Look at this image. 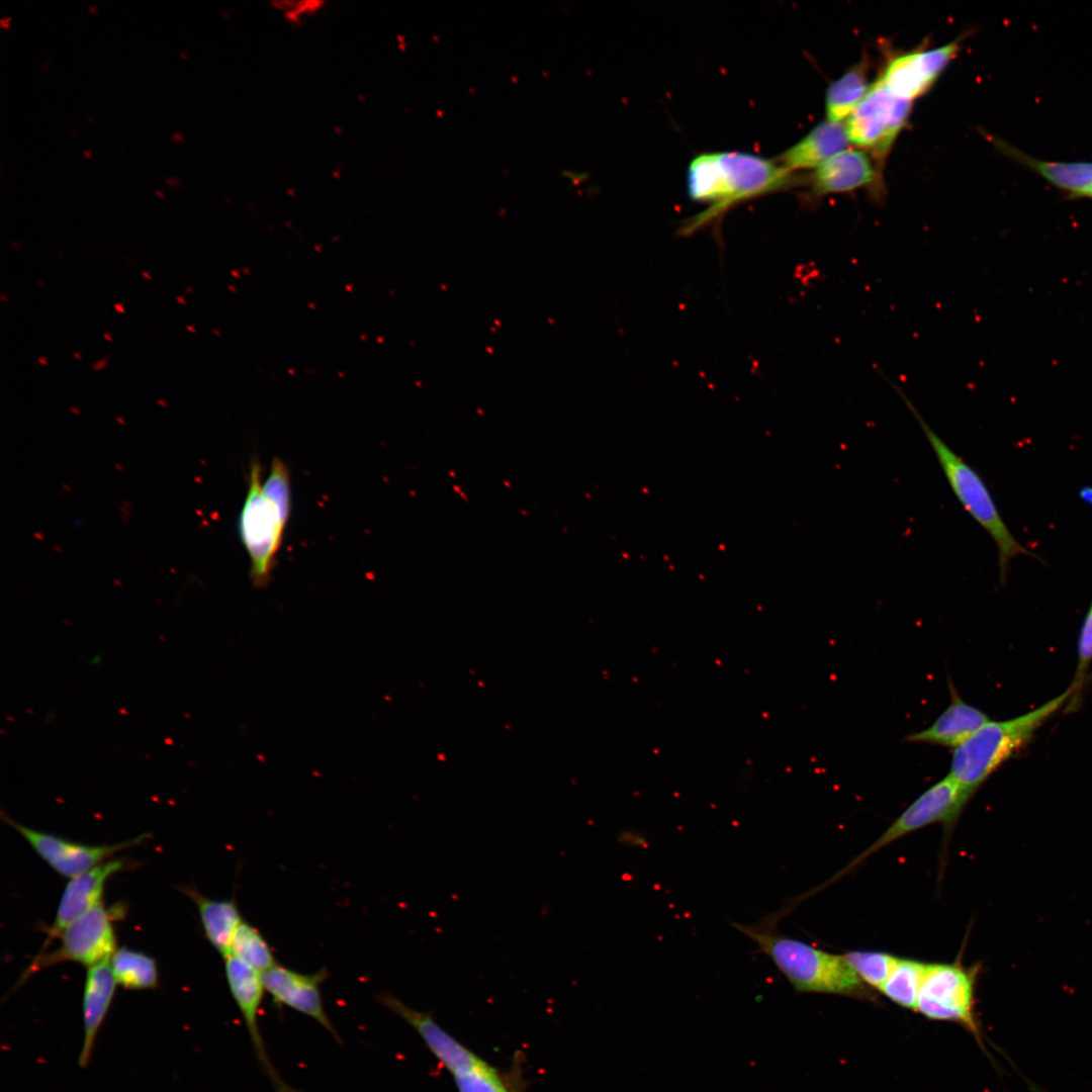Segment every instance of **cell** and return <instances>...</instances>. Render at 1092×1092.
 I'll return each mask as SVG.
<instances>
[{
	"instance_id": "obj_18",
	"label": "cell",
	"mask_w": 1092,
	"mask_h": 1092,
	"mask_svg": "<svg viewBox=\"0 0 1092 1092\" xmlns=\"http://www.w3.org/2000/svg\"><path fill=\"white\" fill-rule=\"evenodd\" d=\"M117 982L109 960L88 968L82 1002L83 1043L79 1065L85 1068L91 1059L95 1041L111 1005Z\"/></svg>"
},
{
	"instance_id": "obj_28",
	"label": "cell",
	"mask_w": 1092,
	"mask_h": 1092,
	"mask_svg": "<svg viewBox=\"0 0 1092 1092\" xmlns=\"http://www.w3.org/2000/svg\"><path fill=\"white\" fill-rule=\"evenodd\" d=\"M454 1079L459 1092H509L495 1070L483 1061Z\"/></svg>"
},
{
	"instance_id": "obj_22",
	"label": "cell",
	"mask_w": 1092,
	"mask_h": 1092,
	"mask_svg": "<svg viewBox=\"0 0 1092 1092\" xmlns=\"http://www.w3.org/2000/svg\"><path fill=\"white\" fill-rule=\"evenodd\" d=\"M869 70L860 62L832 82L825 94L826 119L842 122L852 113L870 91Z\"/></svg>"
},
{
	"instance_id": "obj_27",
	"label": "cell",
	"mask_w": 1092,
	"mask_h": 1092,
	"mask_svg": "<svg viewBox=\"0 0 1092 1092\" xmlns=\"http://www.w3.org/2000/svg\"><path fill=\"white\" fill-rule=\"evenodd\" d=\"M263 489L286 526L291 511L290 474L287 465L280 458L273 459Z\"/></svg>"
},
{
	"instance_id": "obj_39",
	"label": "cell",
	"mask_w": 1092,
	"mask_h": 1092,
	"mask_svg": "<svg viewBox=\"0 0 1092 1092\" xmlns=\"http://www.w3.org/2000/svg\"><path fill=\"white\" fill-rule=\"evenodd\" d=\"M96 8H97V5H89V7H88L89 11H92L94 13L97 12Z\"/></svg>"
},
{
	"instance_id": "obj_11",
	"label": "cell",
	"mask_w": 1092,
	"mask_h": 1092,
	"mask_svg": "<svg viewBox=\"0 0 1092 1092\" xmlns=\"http://www.w3.org/2000/svg\"><path fill=\"white\" fill-rule=\"evenodd\" d=\"M224 973L231 995L250 1036L254 1054L275 1092H299L282 1079L269 1057L262 1036L259 1015L266 991L261 974L231 956L224 959Z\"/></svg>"
},
{
	"instance_id": "obj_44",
	"label": "cell",
	"mask_w": 1092,
	"mask_h": 1092,
	"mask_svg": "<svg viewBox=\"0 0 1092 1092\" xmlns=\"http://www.w3.org/2000/svg\"><path fill=\"white\" fill-rule=\"evenodd\" d=\"M179 54L181 55L182 58H186L187 52L186 51L183 52V51L180 50Z\"/></svg>"
},
{
	"instance_id": "obj_13",
	"label": "cell",
	"mask_w": 1092,
	"mask_h": 1092,
	"mask_svg": "<svg viewBox=\"0 0 1092 1092\" xmlns=\"http://www.w3.org/2000/svg\"><path fill=\"white\" fill-rule=\"evenodd\" d=\"M960 50L958 40L929 50H916L889 60L878 79L892 94L913 101L936 81Z\"/></svg>"
},
{
	"instance_id": "obj_16",
	"label": "cell",
	"mask_w": 1092,
	"mask_h": 1092,
	"mask_svg": "<svg viewBox=\"0 0 1092 1092\" xmlns=\"http://www.w3.org/2000/svg\"><path fill=\"white\" fill-rule=\"evenodd\" d=\"M879 172L873 157L860 149H845L811 175L812 191L816 196L853 191L874 184Z\"/></svg>"
},
{
	"instance_id": "obj_21",
	"label": "cell",
	"mask_w": 1092,
	"mask_h": 1092,
	"mask_svg": "<svg viewBox=\"0 0 1092 1092\" xmlns=\"http://www.w3.org/2000/svg\"><path fill=\"white\" fill-rule=\"evenodd\" d=\"M185 894L195 903L204 935L214 949L226 959L233 937L244 920L235 900L210 899L194 888L186 887Z\"/></svg>"
},
{
	"instance_id": "obj_8",
	"label": "cell",
	"mask_w": 1092,
	"mask_h": 1092,
	"mask_svg": "<svg viewBox=\"0 0 1092 1092\" xmlns=\"http://www.w3.org/2000/svg\"><path fill=\"white\" fill-rule=\"evenodd\" d=\"M57 938H60L59 947L37 954L21 982L33 972L58 963L73 962L90 968L110 960L116 950L112 913L100 903L70 923Z\"/></svg>"
},
{
	"instance_id": "obj_7",
	"label": "cell",
	"mask_w": 1092,
	"mask_h": 1092,
	"mask_svg": "<svg viewBox=\"0 0 1092 1092\" xmlns=\"http://www.w3.org/2000/svg\"><path fill=\"white\" fill-rule=\"evenodd\" d=\"M912 102L892 94L877 80L844 122L850 144L884 158L905 126Z\"/></svg>"
},
{
	"instance_id": "obj_34",
	"label": "cell",
	"mask_w": 1092,
	"mask_h": 1092,
	"mask_svg": "<svg viewBox=\"0 0 1092 1092\" xmlns=\"http://www.w3.org/2000/svg\"><path fill=\"white\" fill-rule=\"evenodd\" d=\"M165 181L171 186H177L178 184H180L179 179L176 177L166 178Z\"/></svg>"
},
{
	"instance_id": "obj_36",
	"label": "cell",
	"mask_w": 1092,
	"mask_h": 1092,
	"mask_svg": "<svg viewBox=\"0 0 1092 1092\" xmlns=\"http://www.w3.org/2000/svg\"><path fill=\"white\" fill-rule=\"evenodd\" d=\"M114 308H115V309H116V310H117L118 312H120V313H124V308H123V305H122V304H118V303H115V304H114Z\"/></svg>"
},
{
	"instance_id": "obj_46",
	"label": "cell",
	"mask_w": 1092,
	"mask_h": 1092,
	"mask_svg": "<svg viewBox=\"0 0 1092 1092\" xmlns=\"http://www.w3.org/2000/svg\"><path fill=\"white\" fill-rule=\"evenodd\" d=\"M187 329H188V330H190L191 332H193V328H192V327H190V326H187Z\"/></svg>"
},
{
	"instance_id": "obj_37",
	"label": "cell",
	"mask_w": 1092,
	"mask_h": 1092,
	"mask_svg": "<svg viewBox=\"0 0 1092 1092\" xmlns=\"http://www.w3.org/2000/svg\"><path fill=\"white\" fill-rule=\"evenodd\" d=\"M83 156L89 158L91 156V150H83Z\"/></svg>"
},
{
	"instance_id": "obj_10",
	"label": "cell",
	"mask_w": 1092,
	"mask_h": 1092,
	"mask_svg": "<svg viewBox=\"0 0 1092 1092\" xmlns=\"http://www.w3.org/2000/svg\"><path fill=\"white\" fill-rule=\"evenodd\" d=\"M3 820L14 828L54 871L70 879L110 859L120 850L139 844L148 836L142 834L115 844L91 845L29 828L8 816H3Z\"/></svg>"
},
{
	"instance_id": "obj_3",
	"label": "cell",
	"mask_w": 1092,
	"mask_h": 1092,
	"mask_svg": "<svg viewBox=\"0 0 1092 1092\" xmlns=\"http://www.w3.org/2000/svg\"><path fill=\"white\" fill-rule=\"evenodd\" d=\"M1063 694L1021 716L989 721L953 751L948 776L970 800L986 780L1013 753L1032 738L1035 731L1073 695Z\"/></svg>"
},
{
	"instance_id": "obj_31",
	"label": "cell",
	"mask_w": 1092,
	"mask_h": 1092,
	"mask_svg": "<svg viewBox=\"0 0 1092 1092\" xmlns=\"http://www.w3.org/2000/svg\"><path fill=\"white\" fill-rule=\"evenodd\" d=\"M562 175L570 181L571 185H577L583 182L587 178L586 172H579L571 169L562 170Z\"/></svg>"
},
{
	"instance_id": "obj_30",
	"label": "cell",
	"mask_w": 1092,
	"mask_h": 1092,
	"mask_svg": "<svg viewBox=\"0 0 1092 1092\" xmlns=\"http://www.w3.org/2000/svg\"><path fill=\"white\" fill-rule=\"evenodd\" d=\"M320 4L322 3L315 1H281L275 3L277 8L281 9L285 16L290 19L304 16L305 14L315 11Z\"/></svg>"
},
{
	"instance_id": "obj_45",
	"label": "cell",
	"mask_w": 1092,
	"mask_h": 1092,
	"mask_svg": "<svg viewBox=\"0 0 1092 1092\" xmlns=\"http://www.w3.org/2000/svg\"><path fill=\"white\" fill-rule=\"evenodd\" d=\"M142 274H143V276H144L145 278L151 279V276H150V274H149L148 272H145V271H144V272H143Z\"/></svg>"
},
{
	"instance_id": "obj_41",
	"label": "cell",
	"mask_w": 1092,
	"mask_h": 1092,
	"mask_svg": "<svg viewBox=\"0 0 1092 1092\" xmlns=\"http://www.w3.org/2000/svg\"><path fill=\"white\" fill-rule=\"evenodd\" d=\"M103 337H104V339H106V340H107V341H109V342H111V341H112V338L110 337V335H109V334H106V333H104V334H103Z\"/></svg>"
},
{
	"instance_id": "obj_29",
	"label": "cell",
	"mask_w": 1092,
	"mask_h": 1092,
	"mask_svg": "<svg viewBox=\"0 0 1092 1092\" xmlns=\"http://www.w3.org/2000/svg\"><path fill=\"white\" fill-rule=\"evenodd\" d=\"M1092 662V605L1085 617L1078 642V664L1071 688L1073 692L1081 687Z\"/></svg>"
},
{
	"instance_id": "obj_43",
	"label": "cell",
	"mask_w": 1092,
	"mask_h": 1092,
	"mask_svg": "<svg viewBox=\"0 0 1092 1092\" xmlns=\"http://www.w3.org/2000/svg\"><path fill=\"white\" fill-rule=\"evenodd\" d=\"M73 355L77 359H80V360L82 359V356H81V354L79 352H74Z\"/></svg>"
},
{
	"instance_id": "obj_15",
	"label": "cell",
	"mask_w": 1092,
	"mask_h": 1092,
	"mask_svg": "<svg viewBox=\"0 0 1092 1092\" xmlns=\"http://www.w3.org/2000/svg\"><path fill=\"white\" fill-rule=\"evenodd\" d=\"M120 858H110L70 880L61 896L56 917L49 928L44 949L74 920L101 903L107 880L124 869Z\"/></svg>"
},
{
	"instance_id": "obj_12",
	"label": "cell",
	"mask_w": 1092,
	"mask_h": 1092,
	"mask_svg": "<svg viewBox=\"0 0 1092 1092\" xmlns=\"http://www.w3.org/2000/svg\"><path fill=\"white\" fill-rule=\"evenodd\" d=\"M266 993L277 1006L299 1012L324 1027L335 1040L342 1038L329 1017L321 992V985L328 978L326 969L314 973H301L279 964L261 974Z\"/></svg>"
},
{
	"instance_id": "obj_33",
	"label": "cell",
	"mask_w": 1092,
	"mask_h": 1092,
	"mask_svg": "<svg viewBox=\"0 0 1092 1092\" xmlns=\"http://www.w3.org/2000/svg\"><path fill=\"white\" fill-rule=\"evenodd\" d=\"M170 138L173 141H180V142L184 141V135H183V132H181V131L173 132Z\"/></svg>"
},
{
	"instance_id": "obj_19",
	"label": "cell",
	"mask_w": 1092,
	"mask_h": 1092,
	"mask_svg": "<svg viewBox=\"0 0 1092 1092\" xmlns=\"http://www.w3.org/2000/svg\"><path fill=\"white\" fill-rule=\"evenodd\" d=\"M848 143L844 122L826 119L813 127L776 160L791 172L814 171L830 158L847 149Z\"/></svg>"
},
{
	"instance_id": "obj_17",
	"label": "cell",
	"mask_w": 1092,
	"mask_h": 1092,
	"mask_svg": "<svg viewBox=\"0 0 1092 1092\" xmlns=\"http://www.w3.org/2000/svg\"><path fill=\"white\" fill-rule=\"evenodd\" d=\"M950 703L927 728L908 734L906 740L956 749L990 721L980 709L970 705L948 680Z\"/></svg>"
},
{
	"instance_id": "obj_5",
	"label": "cell",
	"mask_w": 1092,
	"mask_h": 1092,
	"mask_svg": "<svg viewBox=\"0 0 1092 1092\" xmlns=\"http://www.w3.org/2000/svg\"><path fill=\"white\" fill-rule=\"evenodd\" d=\"M285 527L264 492L261 464L253 460L239 517V532L251 561V581L257 587L265 586L270 580Z\"/></svg>"
},
{
	"instance_id": "obj_2",
	"label": "cell",
	"mask_w": 1092,
	"mask_h": 1092,
	"mask_svg": "<svg viewBox=\"0 0 1092 1092\" xmlns=\"http://www.w3.org/2000/svg\"><path fill=\"white\" fill-rule=\"evenodd\" d=\"M770 914L749 924L733 922L799 992L859 996L864 986L843 956L834 954L778 931Z\"/></svg>"
},
{
	"instance_id": "obj_38",
	"label": "cell",
	"mask_w": 1092,
	"mask_h": 1092,
	"mask_svg": "<svg viewBox=\"0 0 1092 1092\" xmlns=\"http://www.w3.org/2000/svg\"><path fill=\"white\" fill-rule=\"evenodd\" d=\"M38 363H40V364H42V365H48V362H47V357H43V358H38Z\"/></svg>"
},
{
	"instance_id": "obj_24",
	"label": "cell",
	"mask_w": 1092,
	"mask_h": 1092,
	"mask_svg": "<svg viewBox=\"0 0 1092 1092\" xmlns=\"http://www.w3.org/2000/svg\"><path fill=\"white\" fill-rule=\"evenodd\" d=\"M926 964L899 958L880 991L891 1001L909 1009H917L918 997Z\"/></svg>"
},
{
	"instance_id": "obj_9",
	"label": "cell",
	"mask_w": 1092,
	"mask_h": 1092,
	"mask_svg": "<svg viewBox=\"0 0 1092 1092\" xmlns=\"http://www.w3.org/2000/svg\"><path fill=\"white\" fill-rule=\"evenodd\" d=\"M978 967L960 962L927 963L917 1009L931 1019L961 1021L975 1027L974 990Z\"/></svg>"
},
{
	"instance_id": "obj_14",
	"label": "cell",
	"mask_w": 1092,
	"mask_h": 1092,
	"mask_svg": "<svg viewBox=\"0 0 1092 1092\" xmlns=\"http://www.w3.org/2000/svg\"><path fill=\"white\" fill-rule=\"evenodd\" d=\"M375 998L379 1004L411 1025L429 1051L453 1076L482 1061L446 1032L428 1013L407 1006L390 993H379Z\"/></svg>"
},
{
	"instance_id": "obj_26",
	"label": "cell",
	"mask_w": 1092,
	"mask_h": 1092,
	"mask_svg": "<svg viewBox=\"0 0 1092 1092\" xmlns=\"http://www.w3.org/2000/svg\"><path fill=\"white\" fill-rule=\"evenodd\" d=\"M855 974L868 985L881 989L898 957L878 950H850L842 954Z\"/></svg>"
},
{
	"instance_id": "obj_32",
	"label": "cell",
	"mask_w": 1092,
	"mask_h": 1092,
	"mask_svg": "<svg viewBox=\"0 0 1092 1092\" xmlns=\"http://www.w3.org/2000/svg\"><path fill=\"white\" fill-rule=\"evenodd\" d=\"M106 362H107V359L103 358L102 360H100L97 363L93 364L92 368L95 369V370H102V369H104L106 367Z\"/></svg>"
},
{
	"instance_id": "obj_1",
	"label": "cell",
	"mask_w": 1092,
	"mask_h": 1092,
	"mask_svg": "<svg viewBox=\"0 0 1092 1092\" xmlns=\"http://www.w3.org/2000/svg\"><path fill=\"white\" fill-rule=\"evenodd\" d=\"M794 180L793 172L777 160L737 151L701 153L688 167V193L709 206L690 219L684 233L695 232L739 202L785 189Z\"/></svg>"
},
{
	"instance_id": "obj_40",
	"label": "cell",
	"mask_w": 1092,
	"mask_h": 1092,
	"mask_svg": "<svg viewBox=\"0 0 1092 1092\" xmlns=\"http://www.w3.org/2000/svg\"><path fill=\"white\" fill-rule=\"evenodd\" d=\"M176 299H177L178 302H180V303H182L184 305L186 304V301L184 300L183 296H178Z\"/></svg>"
},
{
	"instance_id": "obj_20",
	"label": "cell",
	"mask_w": 1092,
	"mask_h": 1092,
	"mask_svg": "<svg viewBox=\"0 0 1092 1092\" xmlns=\"http://www.w3.org/2000/svg\"><path fill=\"white\" fill-rule=\"evenodd\" d=\"M1002 152L1032 170L1053 186L1074 197L1092 198V162H1055L1035 159L1008 144Z\"/></svg>"
},
{
	"instance_id": "obj_42",
	"label": "cell",
	"mask_w": 1092,
	"mask_h": 1092,
	"mask_svg": "<svg viewBox=\"0 0 1092 1092\" xmlns=\"http://www.w3.org/2000/svg\"><path fill=\"white\" fill-rule=\"evenodd\" d=\"M155 193H156V194H157V195H158L159 197H164V194H163V190H156V191H155Z\"/></svg>"
},
{
	"instance_id": "obj_35",
	"label": "cell",
	"mask_w": 1092,
	"mask_h": 1092,
	"mask_svg": "<svg viewBox=\"0 0 1092 1092\" xmlns=\"http://www.w3.org/2000/svg\"><path fill=\"white\" fill-rule=\"evenodd\" d=\"M10 19H11V17H10V16H8V17H3V18H1V19H0V24H1V26H3V27H6V28H9V27H10V25H9V21H10Z\"/></svg>"
},
{
	"instance_id": "obj_25",
	"label": "cell",
	"mask_w": 1092,
	"mask_h": 1092,
	"mask_svg": "<svg viewBox=\"0 0 1092 1092\" xmlns=\"http://www.w3.org/2000/svg\"><path fill=\"white\" fill-rule=\"evenodd\" d=\"M230 956L260 974L278 964L261 931L245 920L236 930Z\"/></svg>"
},
{
	"instance_id": "obj_23",
	"label": "cell",
	"mask_w": 1092,
	"mask_h": 1092,
	"mask_svg": "<svg viewBox=\"0 0 1092 1092\" xmlns=\"http://www.w3.org/2000/svg\"><path fill=\"white\" fill-rule=\"evenodd\" d=\"M110 966L117 984L130 990H148L158 985V968L150 956L127 947L116 948Z\"/></svg>"
},
{
	"instance_id": "obj_4",
	"label": "cell",
	"mask_w": 1092,
	"mask_h": 1092,
	"mask_svg": "<svg viewBox=\"0 0 1092 1092\" xmlns=\"http://www.w3.org/2000/svg\"><path fill=\"white\" fill-rule=\"evenodd\" d=\"M891 384L919 424L957 499L995 542L1000 581L1003 583L1010 561L1018 555L1030 553L1008 529L982 476L934 432L901 387Z\"/></svg>"
},
{
	"instance_id": "obj_6",
	"label": "cell",
	"mask_w": 1092,
	"mask_h": 1092,
	"mask_svg": "<svg viewBox=\"0 0 1092 1092\" xmlns=\"http://www.w3.org/2000/svg\"><path fill=\"white\" fill-rule=\"evenodd\" d=\"M969 801L953 779L945 776L915 799L869 847L820 889L849 874L888 844L925 826L941 823L946 829H952Z\"/></svg>"
}]
</instances>
